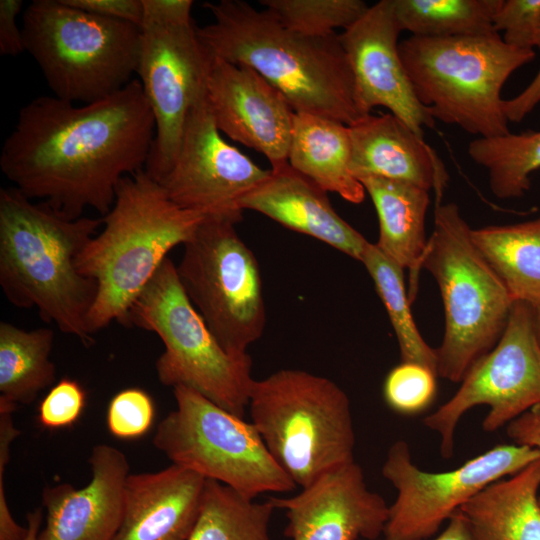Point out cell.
Listing matches in <instances>:
<instances>
[{
    "mask_svg": "<svg viewBox=\"0 0 540 540\" xmlns=\"http://www.w3.org/2000/svg\"><path fill=\"white\" fill-rule=\"evenodd\" d=\"M86 394L76 380L63 378L52 386L38 407V421L48 429L64 428L81 416Z\"/></svg>",
    "mask_w": 540,
    "mask_h": 540,
    "instance_id": "obj_36",
    "label": "cell"
},
{
    "mask_svg": "<svg viewBox=\"0 0 540 540\" xmlns=\"http://www.w3.org/2000/svg\"><path fill=\"white\" fill-rule=\"evenodd\" d=\"M467 152L474 163L488 171L495 197L518 198L530 189L531 174L540 169V131L478 137L469 143Z\"/></svg>",
    "mask_w": 540,
    "mask_h": 540,
    "instance_id": "obj_30",
    "label": "cell"
},
{
    "mask_svg": "<svg viewBox=\"0 0 540 540\" xmlns=\"http://www.w3.org/2000/svg\"><path fill=\"white\" fill-rule=\"evenodd\" d=\"M437 374L415 362H401L393 367L383 383V397L394 412L412 416L427 409L433 402Z\"/></svg>",
    "mask_w": 540,
    "mask_h": 540,
    "instance_id": "obj_33",
    "label": "cell"
},
{
    "mask_svg": "<svg viewBox=\"0 0 540 540\" xmlns=\"http://www.w3.org/2000/svg\"><path fill=\"white\" fill-rule=\"evenodd\" d=\"M247 410L268 451L297 487L355 461L350 399L327 377L282 369L254 379Z\"/></svg>",
    "mask_w": 540,
    "mask_h": 540,
    "instance_id": "obj_6",
    "label": "cell"
},
{
    "mask_svg": "<svg viewBox=\"0 0 540 540\" xmlns=\"http://www.w3.org/2000/svg\"><path fill=\"white\" fill-rule=\"evenodd\" d=\"M193 3L192 0H142V23L191 21Z\"/></svg>",
    "mask_w": 540,
    "mask_h": 540,
    "instance_id": "obj_39",
    "label": "cell"
},
{
    "mask_svg": "<svg viewBox=\"0 0 540 540\" xmlns=\"http://www.w3.org/2000/svg\"><path fill=\"white\" fill-rule=\"evenodd\" d=\"M434 540H473L467 521L460 510L450 517L446 528Z\"/></svg>",
    "mask_w": 540,
    "mask_h": 540,
    "instance_id": "obj_42",
    "label": "cell"
},
{
    "mask_svg": "<svg viewBox=\"0 0 540 540\" xmlns=\"http://www.w3.org/2000/svg\"><path fill=\"white\" fill-rule=\"evenodd\" d=\"M260 3L288 29L308 36L344 30L369 8L361 0H262Z\"/></svg>",
    "mask_w": 540,
    "mask_h": 540,
    "instance_id": "obj_32",
    "label": "cell"
},
{
    "mask_svg": "<svg viewBox=\"0 0 540 540\" xmlns=\"http://www.w3.org/2000/svg\"><path fill=\"white\" fill-rule=\"evenodd\" d=\"M206 95L220 132L262 153L273 170L288 164L294 111L259 73L213 56Z\"/></svg>",
    "mask_w": 540,
    "mask_h": 540,
    "instance_id": "obj_17",
    "label": "cell"
},
{
    "mask_svg": "<svg viewBox=\"0 0 540 540\" xmlns=\"http://www.w3.org/2000/svg\"><path fill=\"white\" fill-rule=\"evenodd\" d=\"M205 215L177 206L145 170L120 180L102 229L77 259L81 274L98 286L88 317L92 335L128 312L167 254L193 236Z\"/></svg>",
    "mask_w": 540,
    "mask_h": 540,
    "instance_id": "obj_4",
    "label": "cell"
},
{
    "mask_svg": "<svg viewBox=\"0 0 540 540\" xmlns=\"http://www.w3.org/2000/svg\"><path fill=\"white\" fill-rule=\"evenodd\" d=\"M539 457L540 449L501 444L456 469L434 473L413 463L406 441H395L382 466V475L397 491L388 509L383 540H427L486 486L517 473Z\"/></svg>",
    "mask_w": 540,
    "mask_h": 540,
    "instance_id": "obj_12",
    "label": "cell"
},
{
    "mask_svg": "<svg viewBox=\"0 0 540 540\" xmlns=\"http://www.w3.org/2000/svg\"><path fill=\"white\" fill-rule=\"evenodd\" d=\"M205 482L176 464L129 474L122 521L113 540H187L199 515Z\"/></svg>",
    "mask_w": 540,
    "mask_h": 540,
    "instance_id": "obj_21",
    "label": "cell"
},
{
    "mask_svg": "<svg viewBox=\"0 0 540 540\" xmlns=\"http://www.w3.org/2000/svg\"><path fill=\"white\" fill-rule=\"evenodd\" d=\"M126 326L153 332L162 341L164 351L155 363L161 384L188 387L244 418L254 381L252 359L221 346L185 294L170 258L132 304Z\"/></svg>",
    "mask_w": 540,
    "mask_h": 540,
    "instance_id": "obj_9",
    "label": "cell"
},
{
    "mask_svg": "<svg viewBox=\"0 0 540 540\" xmlns=\"http://www.w3.org/2000/svg\"><path fill=\"white\" fill-rule=\"evenodd\" d=\"M460 383L447 402L423 419L440 435V453L446 459L453 455L456 428L468 410L489 406L482 428L492 433L540 404V345L530 305L514 302L499 341Z\"/></svg>",
    "mask_w": 540,
    "mask_h": 540,
    "instance_id": "obj_13",
    "label": "cell"
},
{
    "mask_svg": "<svg viewBox=\"0 0 540 540\" xmlns=\"http://www.w3.org/2000/svg\"><path fill=\"white\" fill-rule=\"evenodd\" d=\"M540 457L495 481L459 509L473 540H540Z\"/></svg>",
    "mask_w": 540,
    "mask_h": 540,
    "instance_id": "obj_24",
    "label": "cell"
},
{
    "mask_svg": "<svg viewBox=\"0 0 540 540\" xmlns=\"http://www.w3.org/2000/svg\"><path fill=\"white\" fill-rule=\"evenodd\" d=\"M422 268L436 280L444 306L437 376L458 383L495 347L515 301L475 246L455 203L435 206Z\"/></svg>",
    "mask_w": 540,
    "mask_h": 540,
    "instance_id": "obj_7",
    "label": "cell"
},
{
    "mask_svg": "<svg viewBox=\"0 0 540 540\" xmlns=\"http://www.w3.org/2000/svg\"><path fill=\"white\" fill-rule=\"evenodd\" d=\"M539 103L540 69L522 92L503 101V110L508 121L521 122Z\"/></svg>",
    "mask_w": 540,
    "mask_h": 540,
    "instance_id": "obj_41",
    "label": "cell"
},
{
    "mask_svg": "<svg viewBox=\"0 0 540 540\" xmlns=\"http://www.w3.org/2000/svg\"><path fill=\"white\" fill-rule=\"evenodd\" d=\"M237 223L206 216L183 245L176 271L185 294L221 346L244 355L262 336L266 312L259 265L238 235Z\"/></svg>",
    "mask_w": 540,
    "mask_h": 540,
    "instance_id": "obj_11",
    "label": "cell"
},
{
    "mask_svg": "<svg viewBox=\"0 0 540 540\" xmlns=\"http://www.w3.org/2000/svg\"><path fill=\"white\" fill-rule=\"evenodd\" d=\"M269 174L222 138L205 91L188 115L171 168L158 183L183 209L240 222V200Z\"/></svg>",
    "mask_w": 540,
    "mask_h": 540,
    "instance_id": "obj_15",
    "label": "cell"
},
{
    "mask_svg": "<svg viewBox=\"0 0 540 540\" xmlns=\"http://www.w3.org/2000/svg\"><path fill=\"white\" fill-rule=\"evenodd\" d=\"M471 238L514 301L540 305V216L471 229Z\"/></svg>",
    "mask_w": 540,
    "mask_h": 540,
    "instance_id": "obj_26",
    "label": "cell"
},
{
    "mask_svg": "<svg viewBox=\"0 0 540 540\" xmlns=\"http://www.w3.org/2000/svg\"><path fill=\"white\" fill-rule=\"evenodd\" d=\"M54 332L48 327L24 330L0 323V398L15 405L30 404L56 380L50 355Z\"/></svg>",
    "mask_w": 540,
    "mask_h": 540,
    "instance_id": "obj_27",
    "label": "cell"
},
{
    "mask_svg": "<svg viewBox=\"0 0 540 540\" xmlns=\"http://www.w3.org/2000/svg\"><path fill=\"white\" fill-rule=\"evenodd\" d=\"M276 508L206 479L200 511L187 540H271L269 524Z\"/></svg>",
    "mask_w": 540,
    "mask_h": 540,
    "instance_id": "obj_28",
    "label": "cell"
},
{
    "mask_svg": "<svg viewBox=\"0 0 540 540\" xmlns=\"http://www.w3.org/2000/svg\"><path fill=\"white\" fill-rule=\"evenodd\" d=\"M361 262L371 276L395 332L401 362H415L437 374L436 350L421 336L410 310L404 269L373 243H368Z\"/></svg>",
    "mask_w": 540,
    "mask_h": 540,
    "instance_id": "obj_31",
    "label": "cell"
},
{
    "mask_svg": "<svg viewBox=\"0 0 540 540\" xmlns=\"http://www.w3.org/2000/svg\"><path fill=\"white\" fill-rule=\"evenodd\" d=\"M91 478L76 488L69 483L42 492L46 522L37 540H113L122 521L124 488L129 476L126 455L98 444L88 459Z\"/></svg>",
    "mask_w": 540,
    "mask_h": 540,
    "instance_id": "obj_19",
    "label": "cell"
},
{
    "mask_svg": "<svg viewBox=\"0 0 540 540\" xmlns=\"http://www.w3.org/2000/svg\"><path fill=\"white\" fill-rule=\"evenodd\" d=\"M506 432L514 444L540 449V404L511 421Z\"/></svg>",
    "mask_w": 540,
    "mask_h": 540,
    "instance_id": "obj_40",
    "label": "cell"
},
{
    "mask_svg": "<svg viewBox=\"0 0 540 540\" xmlns=\"http://www.w3.org/2000/svg\"><path fill=\"white\" fill-rule=\"evenodd\" d=\"M239 207L263 214L360 262L369 243L337 214L327 192L289 164L270 169L269 176L240 200Z\"/></svg>",
    "mask_w": 540,
    "mask_h": 540,
    "instance_id": "obj_22",
    "label": "cell"
},
{
    "mask_svg": "<svg viewBox=\"0 0 540 540\" xmlns=\"http://www.w3.org/2000/svg\"><path fill=\"white\" fill-rule=\"evenodd\" d=\"M493 28L508 45L540 50V0H501Z\"/></svg>",
    "mask_w": 540,
    "mask_h": 540,
    "instance_id": "obj_35",
    "label": "cell"
},
{
    "mask_svg": "<svg viewBox=\"0 0 540 540\" xmlns=\"http://www.w3.org/2000/svg\"><path fill=\"white\" fill-rule=\"evenodd\" d=\"M154 137V116L137 78L81 106L40 96L20 109L0 168L26 197L69 218L89 208L104 216L120 180L145 169Z\"/></svg>",
    "mask_w": 540,
    "mask_h": 540,
    "instance_id": "obj_1",
    "label": "cell"
},
{
    "mask_svg": "<svg viewBox=\"0 0 540 540\" xmlns=\"http://www.w3.org/2000/svg\"><path fill=\"white\" fill-rule=\"evenodd\" d=\"M399 52L418 101L436 121L481 138L508 134L501 91L535 50L499 33L445 38L410 36Z\"/></svg>",
    "mask_w": 540,
    "mask_h": 540,
    "instance_id": "obj_5",
    "label": "cell"
},
{
    "mask_svg": "<svg viewBox=\"0 0 540 540\" xmlns=\"http://www.w3.org/2000/svg\"><path fill=\"white\" fill-rule=\"evenodd\" d=\"M349 126L336 120L294 112L288 164L325 192L359 204L365 189L350 169Z\"/></svg>",
    "mask_w": 540,
    "mask_h": 540,
    "instance_id": "obj_25",
    "label": "cell"
},
{
    "mask_svg": "<svg viewBox=\"0 0 540 540\" xmlns=\"http://www.w3.org/2000/svg\"><path fill=\"white\" fill-rule=\"evenodd\" d=\"M136 74L155 120L145 172L159 182L171 168L190 111L206 91L212 54L193 21L144 22Z\"/></svg>",
    "mask_w": 540,
    "mask_h": 540,
    "instance_id": "obj_14",
    "label": "cell"
},
{
    "mask_svg": "<svg viewBox=\"0 0 540 540\" xmlns=\"http://www.w3.org/2000/svg\"><path fill=\"white\" fill-rule=\"evenodd\" d=\"M532 311L535 334L540 345V305L532 307Z\"/></svg>",
    "mask_w": 540,
    "mask_h": 540,
    "instance_id": "obj_44",
    "label": "cell"
},
{
    "mask_svg": "<svg viewBox=\"0 0 540 540\" xmlns=\"http://www.w3.org/2000/svg\"><path fill=\"white\" fill-rule=\"evenodd\" d=\"M284 510L291 540H377L388 518L385 499L369 489L354 461L332 470L290 497H270Z\"/></svg>",
    "mask_w": 540,
    "mask_h": 540,
    "instance_id": "obj_18",
    "label": "cell"
},
{
    "mask_svg": "<svg viewBox=\"0 0 540 540\" xmlns=\"http://www.w3.org/2000/svg\"><path fill=\"white\" fill-rule=\"evenodd\" d=\"M350 169L356 179L380 177L433 191L441 204L449 181L437 152L391 113L368 114L349 126Z\"/></svg>",
    "mask_w": 540,
    "mask_h": 540,
    "instance_id": "obj_20",
    "label": "cell"
},
{
    "mask_svg": "<svg viewBox=\"0 0 540 540\" xmlns=\"http://www.w3.org/2000/svg\"><path fill=\"white\" fill-rule=\"evenodd\" d=\"M72 7L101 17L121 20L141 26L142 0H64Z\"/></svg>",
    "mask_w": 540,
    "mask_h": 540,
    "instance_id": "obj_37",
    "label": "cell"
},
{
    "mask_svg": "<svg viewBox=\"0 0 540 540\" xmlns=\"http://www.w3.org/2000/svg\"><path fill=\"white\" fill-rule=\"evenodd\" d=\"M43 520L41 508H36L27 513L28 532L24 540H37Z\"/></svg>",
    "mask_w": 540,
    "mask_h": 540,
    "instance_id": "obj_43",
    "label": "cell"
},
{
    "mask_svg": "<svg viewBox=\"0 0 540 540\" xmlns=\"http://www.w3.org/2000/svg\"><path fill=\"white\" fill-rule=\"evenodd\" d=\"M25 50L54 96L91 103L126 86L136 74L141 28L72 7L33 0L22 18Z\"/></svg>",
    "mask_w": 540,
    "mask_h": 540,
    "instance_id": "obj_8",
    "label": "cell"
},
{
    "mask_svg": "<svg viewBox=\"0 0 540 540\" xmlns=\"http://www.w3.org/2000/svg\"><path fill=\"white\" fill-rule=\"evenodd\" d=\"M370 196L379 221L376 246L402 269L409 271L410 302L415 298L428 239L425 219L429 191L380 177L359 179Z\"/></svg>",
    "mask_w": 540,
    "mask_h": 540,
    "instance_id": "obj_23",
    "label": "cell"
},
{
    "mask_svg": "<svg viewBox=\"0 0 540 540\" xmlns=\"http://www.w3.org/2000/svg\"><path fill=\"white\" fill-rule=\"evenodd\" d=\"M401 29L391 0L372 6L339 39L354 76L357 100L364 115L387 108L418 135L435 120L418 101L399 52Z\"/></svg>",
    "mask_w": 540,
    "mask_h": 540,
    "instance_id": "obj_16",
    "label": "cell"
},
{
    "mask_svg": "<svg viewBox=\"0 0 540 540\" xmlns=\"http://www.w3.org/2000/svg\"><path fill=\"white\" fill-rule=\"evenodd\" d=\"M500 3L501 0H391L401 31L432 38L495 32L493 19Z\"/></svg>",
    "mask_w": 540,
    "mask_h": 540,
    "instance_id": "obj_29",
    "label": "cell"
},
{
    "mask_svg": "<svg viewBox=\"0 0 540 540\" xmlns=\"http://www.w3.org/2000/svg\"><path fill=\"white\" fill-rule=\"evenodd\" d=\"M214 22L197 27L210 53L246 65L274 86L294 112L351 126L364 115L339 34L308 36L286 28L268 10L241 0L204 3Z\"/></svg>",
    "mask_w": 540,
    "mask_h": 540,
    "instance_id": "obj_2",
    "label": "cell"
},
{
    "mask_svg": "<svg viewBox=\"0 0 540 540\" xmlns=\"http://www.w3.org/2000/svg\"><path fill=\"white\" fill-rule=\"evenodd\" d=\"M176 408L158 424L153 445L171 462L255 499L297 486L279 466L251 422L184 386Z\"/></svg>",
    "mask_w": 540,
    "mask_h": 540,
    "instance_id": "obj_10",
    "label": "cell"
},
{
    "mask_svg": "<svg viewBox=\"0 0 540 540\" xmlns=\"http://www.w3.org/2000/svg\"><path fill=\"white\" fill-rule=\"evenodd\" d=\"M155 416L152 397L143 389L127 388L110 400L107 409L109 432L120 439H136L150 430Z\"/></svg>",
    "mask_w": 540,
    "mask_h": 540,
    "instance_id": "obj_34",
    "label": "cell"
},
{
    "mask_svg": "<svg viewBox=\"0 0 540 540\" xmlns=\"http://www.w3.org/2000/svg\"><path fill=\"white\" fill-rule=\"evenodd\" d=\"M23 6L22 0L0 1V54L17 56L25 52L22 28L16 18Z\"/></svg>",
    "mask_w": 540,
    "mask_h": 540,
    "instance_id": "obj_38",
    "label": "cell"
},
{
    "mask_svg": "<svg viewBox=\"0 0 540 540\" xmlns=\"http://www.w3.org/2000/svg\"><path fill=\"white\" fill-rule=\"evenodd\" d=\"M102 226V218H69L15 187L0 189V286L17 308H35L43 322L84 345L93 342L88 317L97 283L77 259Z\"/></svg>",
    "mask_w": 540,
    "mask_h": 540,
    "instance_id": "obj_3",
    "label": "cell"
}]
</instances>
